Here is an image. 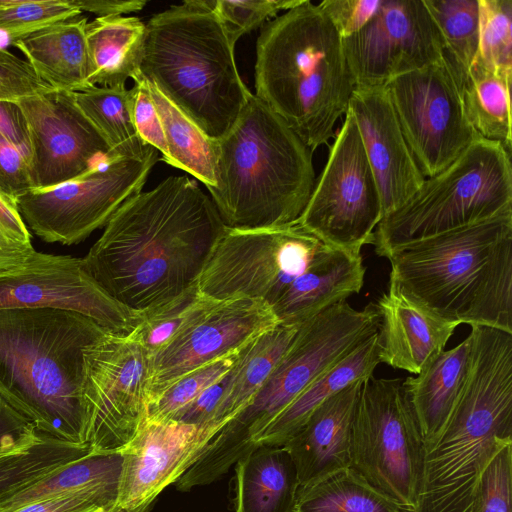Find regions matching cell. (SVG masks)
Returning a JSON list of instances; mask_svg holds the SVG:
<instances>
[{"label": "cell", "mask_w": 512, "mask_h": 512, "mask_svg": "<svg viewBox=\"0 0 512 512\" xmlns=\"http://www.w3.org/2000/svg\"><path fill=\"white\" fill-rule=\"evenodd\" d=\"M225 230L210 197L170 176L125 201L82 259L113 299L141 313L196 285Z\"/></svg>", "instance_id": "1"}, {"label": "cell", "mask_w": 512, "mask_h": 512, "mask_svg": "<svg viewBox=\"0 0 512 512\" xmlns=\"http://www.w3.org/2000/svg\"><path fill=\"white\" fill-rule=\"evenodd\" d=\"M108 332L56 308L0 310V396L38 432L88 442L84 352Z\"/></svg>", "instance_id": "2"}, {"label": "cell", "mask_w": 512, "mask_h": 512, "mask_svg": "<svg viewBox=\"0 0 512 512\" xmlns=\"http://www.w3.org/2000/svg\"><path fill=\"white\" fill-rule=\"evenodd\" d=\"M390 277L438 317L512 333V209L392 250Z\"/></svg>", "instance_id": "3"}, {"label": "cell", "mask_w": 512, "mask_h": 512, "mask_svg": "<svg viewBox=\"0 0 512 512\" xmlns=\"http://www.w3.org/2000/svg\"><path fill=\"white\" fill-rule=\"evenodd\" d=\"M355 87L342 37L319 5L303 0L263 26L255 95L312 152L335 136Z\"/></svg>", "instance_id": "4"}, {"label": "cell", "mask_w": 512, "mask_h": 512, "mask_svg": "<svg viewBox=\"0 0 512 512\" xmlns=\"http://www.w3.org/2000/svg\"><path fill=\"white\" fill-rule=\"evenodd\" d=\"M312 154L251 93L233 127L216 141V183L207 187L225 226L260 229L297 223L315 185Z\"/></svg>", "instance_id": "5"}, {"label": "cell", "mask_w": 512, "mask_h": 512, "mask_svg": "<svg viewBox=\"0 0 512 512\" xmlns=\"http://www.w3.org/2000/svg\"><path fill=\"white\" fill-rule=\"evenodd\" d=\"M214 5L189 0L151 17L136 79L154 85L217 141L233 127L251 92Z\"/></svg>", "instance_id": "6"}, {"label": "cell", "mask_w": 512, "mask_h": 512, "mask_svg": "<svg viewBox=\"0 0 512 512\" xmlns=\"http://www.w3.org/2000/svg\"><path fill=\"white\" fill-rule=\"evenodd\" d=\"M512 443V357L494 347L470 355L454 411L424 448L415 512H477L481 480L495 454Z\"/></svg>", "instance_id": "7"}, {"label": "cell", "mask_w": 512, "mask_h": 512, "mask_svg": "<svg viewBox=\"0 0 512 512\" xmlns=\"http://www.w3.org/2000/svg\"><path fill=\"white\" fill-rule=\"evenodd\" d=\"M380 316L370 303L362 310L346 300L299 325L292 342L259 391L205 446L183 473L186 489L206 485L254 449L255 438L315 379L379 330Z\"/></svg>", "instance_id": "8"}, {"label": "cell", "mask_w": 512, "mask_h": 512, "mask_svg": "<svg viewBox=\"0 0 512 512\" xmlns=\"http://www.w3.org/2000/svg\"><path fill=\"white\" fill-rule=\"evenodd\" d=\"M511 154L478 137L452 164L425 178L415 194L384 216L372 245L386 257L404 244L473 225L512 209Z\"/></svg>", "instance_id": "9"}, {"label": "cell", "mask_w": 512, "mask_h": 512, "mask_svg": "<svg viewBox=\"0 0 512 512\" xmlns=\"http://www.w3.org/2000/svg\"><path fill=\"white\" fill-rule=\"evenodd\" d=\"M333 249L298 222L260 229L226 227L198 288L203 296L219 301L258 299L274 313L298 280Z\"/></svg>", "instance_id": "10"}, {"label": "cell", "mask_w": 512, "mask_h": 512, "mask_svg": "<svg viewBox=\"0 0 512 512\" xmlns=\"http://www.w3.org/2000/svg\"><path fill=\"white\" fill-rule=\"evenodd\" d=\"M423 451L402 380L365 379L352 422L350 468L404 512H415Z\"/></svg>", "instance_id": "11"}, {"label": "cell", "mask_w": 512, "mask_h": 512, "mask_svg": "<svg viewBox=\"0 0 512 512\" xmlns=\"http://www.w3.org/2000/svg\"><path fill=\"white\" fill-rule=\"evenodd\" d=\"M156 150L143 158L107 159L49 189H32L15 202L26 226L48 243L74 245L105 227L118 208L141 192Z\"/></svg>", "instance_id": "12"}, {"label": "cell", "mask_w": 512, "mask_h": 512, "mask_svg": "<svg viewBox=\"0 0 512 512\" xmlns=\"http://www.w3.org/2000/svg\"><path fill=\"white\" fill-rule=\"evenodd\" d=\"M382 218L379 189L348 109L298 223L331 247L361 254Z\"/></svg>", "instance_id": "13"}, {"label": "cell", "mask_w": 512, "mask_h": 512, "mask_svg": "<svg viewBox=\"0 0 512 512\" xmlns=\"http://www.w3.org/2000/svg\"><path fill=\"white\" fill-rule=\"evenodd\" d=\"M84 367L89 445L123 450L146 418L152 356L130 337L107 333L85 350Z\"/></svg>", "instance_id": "14"}, {"label": "cell", "mask_w": 512, "mask_h": 512, "mask_svg": "<svg viewBox=\"0 0 512 512\" xmlns=\"http://www.w3.org/2000/svg\"><path fill=\"white\" fill-rule=\"evenodd\" d=\"M384 86L425 178L446 169L479 137L466 118L458 86L443 57Z\"/></svg>", "instance_id": "15"}, {"label": "cell", "mask_w": 512, "mask_h": 512, "mask_svg": "<svg viewBox=\"0 0 512 512\" xmlns=\"http://www.w3.org/2000/svg\"><path fill=\"white\" fill-rule=\"evenodd\" d=\"M56 308L85 315L110 333L129 335L140 313L113 299L82 258L35 252L24 264L0 272V310Z\"/></svg>", "instance_id": "16"}, {"label": "cell", "mask_w": 512, "mask_h": 512, "mask_svg": "<svg viewBox=\"0 0 512 512\" xmlns=\"http://www.w3.org/2000/svg\"><path fill=\"white\" fill-rule=\"evenodd\" d=\"M17 103L30 135L33 189L52 188L116 158L77 105L74 91L52 89Z\"/></svg>", "instance_id": "17"}, {"label": "cell", "mask_w": 512, "mask_h": 512, "mask_svg": "<svg viewBox=\"0 0 512 512\" xmlns=\"http://www.w3.org/2000/svg\"><path fill=\"white\" fill-rule=\"evenodd\" d=\"M342 43L356 86H382L443 57L423 0H383L372 20Z\"/></svg>", "instance_id": "18"}, {"label": "cell", "mask_w": 512, "mask_h": 512, "mask_svg": "<svg viewBox=\"0 0 512 512\" xmlns=\"http://www.w3.org/2000/svg\"><path fill=\"white\" fill-rule=\"evenodd\" d=\"M278 324L272 309L261 300L247 297L211 299L189 324L152 356L148 401L185 374L240 351Z\"/></svg>", "instance_id": "19"}, {"label": "cell", "mask_w": 512, "mask_h": 512, "mask_svg": "<svg viewBox=\"0 0 512 512\" xmlns=\"http://www.w3.org/2000/svg\"><path fill=\"white\" fill-rule=\"evenodd\" d=\"M218 431L146 417L123 449L118 507L125 512H145L200 457Z\"/></svg>", "instance_id": "20"}, {"label": "cell", "mask_w": 512, "mask_h": 512, "mask_svg": "<svg viewBox=\"0 0 512 512\" xmlns=\"http://www.w3.org/2000/svg\"><path fill=\"white\" fill-rule=\"evenodd\" d=\"M348 109L374 174L384 217L406 203L425 177L413 159L384 85L356 86Z\"/></svg>", "instance_id": "21"}, {"label": "cell", "mask_w": 512, "mask_h": 512, "mask_svg": "<svg viewBox=\"0 0 512 512\" xmlns=\"http://www.w3.org/2000/svg\"><path fill=\"white\" fill-rule=\"evenodd\" d=\"M376 308L380 316V361L415 375L445 350L459 326L413 300L391 278Z\"/></svg>", "instance_id": "22"}, {"label": "cell", "mask_w": 512, "mask_h": 512, "mask_svg": "<svg viewBox=\"0 0 512 512\" xmlns=\"http://www.w3.org/2000/svg\"><path fill=\"white\" fill-rule=\"evenodd\" d=\"M363 381L324 401L283 445L295 464L300 488L350 467L351 428Z\"/></svg>", "instance_id": "23"}, {"label": "cell", "mask_w": 512, "mask_h": 512, "mask_svg": "<svg viewBox=\"0 0 512 512\" xmlns=\"http://www.w3.org/2000/svg\"><path fill=\"white\" fill-rule=\"evenodd\" d=\"M470 360V338L442 351L416 376L402 380L423 448L433 444L447 425L462 392Z\"/></svg>", "instance_id": "24"}, {"label": "cell", "mask_w": 512, "mask_h": 512, "mask_svg": "<svg viewBox=\"0 0 512 512\" xmlns=\"http://www.w3.org/2000/svg\"><path fill=\"white\" fill-rule=\"evenodd\" d=\"M86 17L81 15L22 36L11 43L37 76L57 90L79 91L88 85Z\"/></svg>", "instance_id": "25"}, {"label": "cell", "mask_w": 512, "mask_h": 512, "mask_svg": "<svg viewBox=\"0 0 512 512\" xmlns=\"http://www.w3.org/2000/svg\"><path fill=\"white\" fill-rule=\"evenodd\" d=\"M379 331V330H378ZM378 331L315 379L255 438L260 445L283 446L324 401L351 383L365 380L381 363Z\"/></svg>", "instance_id": "26"}, {"label": "cell", "mask_w": 512, "mask_h": 512, "mask_svg": "<svg viewBox=\"0 0 512 512\" xmlns=\"http://www.w3.org/2000/svg\"><path fill=\"white\" fill-rule=\"evenodd\" d=\"M236 463V512L295 511L300 484L284 446L260 445Z\"/></svg>", "instance_id": "27"}, {"label": "cell", "mask_w": 512, "mask_h": 512, "mask_svg": "<svg viewBox=\"0 0 512 512\" xmlns=\"http://www.w3.org/2000/svg\"><path fill=\"white\" fill-rule=\"evenodd\" d=\"M146 24L136 17H97L86 25L88 85L125 87L139 74Z\"/></svg>", "instance_id": "28"}, {"label": "cell", "mask_w": 512, "mask_h": 512, "mask_svg": "<svg viewBox=\"0 0 512 512\" xmlns=\"http://www.w3.org/2000/svg\"><path fill=\"white\" fill-rule=\"evenodd\" d=\"M124 451L91 452L0 496V512L91 489H118Z\"/></svg>", "instance_id": "29"}, {"label": "cell", "mask_w": 512, "mask_h": 512, "mask_svg": "<svg viewBox=\"0 0 512 512\" xmlns=\"http://www.w3.org/2000/svg\"><path fill=\"white\" fill-rule=\"evenodd\" d=\"M299 326L278 324L241 351L216 411L213 425L222 428L245 408L295 337Z\"/></svg>", "instance_id": "30"}, {"label": "cell", "mask_w": 512, "mask_h": 512, "mask_svg": "<svg viewBox=\"0 0 512 512\" xmlns=\"http://www.w3.org/2000/svg\"><path fill=\"white\" fill-rule=\"evenodd\" d=\"M134 90L90 86L75 91L77 105L104 137L116 157L143 158L156 149L142 141L133 122Z\"/></svg>", "instance_id": "31"}, {"label": "cell", "mask_w": 512, "mask_h": 512, "mask_svg": "<svg viewBox=\"0 0 512 512\" xmlns=\"http://www.w3.org/2000/svg\"><path fill=\"white\" fill-rule=\"evenodd\" d=\"M511 79L473 62L459 88L466 118L479 137L512 149Z\"/></svg>", "instance_id": "32"}, {"label": "cell", "mask_w": 512, "mask_h": 512, "mask_svg": "<svg viewBox=\"0 0 512 512\" xmlns=\"http://www.w3.org/2000/svg\"><path fill=\"white\" fill-rule=\"evenodd\" d=\"M160 117L170 165L185 170L206 187L214 186L216 141L210 139L190 118L154 85L146 82Z\"/></svg>", "instance_id": "33"}, {"label": "cell", "mask_w": 512, "mask_h": 512, "mask_svg": "<svg viewBox=\"0 0 512 512\" xmlns=\"http://www.w3.org/2000/svg\"><path fill=\"white\" fill-rule=\"evenodd\" d=\"M294 512H404L352 468L300 488Z\"/></svg>", "instance_id": "34"}, {"label": "cell", "mask_w": 512, "mask_h": 512, "mask_svg": "<svg viewBox=\"0 0 512 512\" xmlns=\"http://www.w3.org/2000/svg\"><path fill=\"white\" fill-rule=\"evenodd\" d=\"M442 43L443 59L460 88L476 59L479 39L478 0H423Z\"/></svg>", "instance_id": "35"}, {"label": "cell", "mask_w": 512, "mask_h": 512, "mask_svg": "<svg viewBox=\"0 0 512 512\" xmlns=\"http://www.w3.org/2000/svg\"><path fill=\"white\" fill-rule=\"evenodd\" d=\"M91 452L89 444H73L40 433L29 448L0 457V496Z\"/></svg>", "instance_id": "36"}, {"label": "cell", "mask_w": 512, "mask_h": 512, "mask_svg": "<svg viewBox=\"0 0 512 512\" xmlns=\"http://www.w3.org/2000/svg\"><path fill=\"white\" fill-rule=\"evenodd\" d=\"M211 301L198 284L180 295L140 313L135 329L127 335L153 356L167 345Z\"/></svg>", "instance_id": "37"}, {"label": "cell", "mask_w": 512, "mask_h": 512, "mask_svg": "<svg viewBox=\"0 0 512 512\" xmlns=\"http://www.w3.org/2000/svg\"><path fill=\"white\" fill-rule=\"evenodd\" d=\"M479 39L475 62L512 79V1L478 0Z\"/></svg>", "instance_id": "38"}, {"label": "cell", "mask_w": 512, "mask_h": 512, "mask_svg": "<svg viewBox=\"0 0 512 512\" xmlns=\"http://www.w3.org/2000/svg\"><path fill=\"white\" fill-rule=\"evenodd\" d=\"M242 350L201 366L173 382L148 401L146 417L158 421L175 420L197 396L233 368Z\"/></svg>", "instance_id": "39"}, {"label": "cell", "mask_w": 512, "mask_h": 512, "mask_svg": "<svg viewBox=\"0 0 512 512\" xmlns=\"http://www.w3.org/2000/svg\"><path fill=\"white\" fill-rule=\"evenodd\" d=\"M69 0H0V34L16 39L81 15Z\"/></svg>", "instance_id": "40"}, {"label": "cell", "mask_w": 512, "mask_h": 512, "mask_svg": "<svg viewBox=\"0 0 512 512\" xmlns=\"http://www.w3.org/2000/svg\"><path fill=\"white\" fill-rule=\"evenodd\" d=\"M303 0H215L218 16L232 46L241 36L259 27L282 10H289Z\"/></svg>", "instance_id": "41"}, {"label": "cell", "mask_w": 512, "mask_h": 512, "mask_svg": "<svg viewBox=\"0 0 512 512\" xmlns=\"http://www.w3.org/2000/svg\"><path fill=\"white\" fill-rule=\"evenodd\" d=\"M35 252L16 202L0 194V272L24 264Z\"/></svg>", "instance_id": "42"}, {"label": "cell", "mask_w": 512, "mask_h": 512, "mask_svg": "<svg viewBox=\"0 0 512 512\" xmlns=\"http://www.w3.org/2000/svg\"><path fill=\"white\" fill-rule=\"evenodd\" d=\"M477 512H512V443L503 446L484 471Z\"/></svg>", "instance_id": "43"}, {"label": "cell", "mask_w": 512, "mask_h": 512, "mask_svg": "<svg viewBox=\"0 0 512 512\" xmlns=\"http://www.w3.org/2000/svg\"><path fill=\"white\" fill-rule=\"evenodd\" d=\"M52 89L26 60L0 46V101H17Z\"/></svg>", "instance_id": "44"}, {"label": "cell", "mask_w": 512, "mask_h": 512, "mask_svg": "<svg viewBox=\"0 0 512 512\" xmlns=\"http://www.w3.org/2000/svg\"><path fill=\"white\" fill-rule=\"evenodd\" d=\"M120 490L102 488L84 490L31 502L10 512H97L118 507Z\"/></svg>", "instance_id": "45"}, {"label": "cell", "mask_w": 512, "mask_h": 512, "mask_svg": "<svg viewBox=\"0 0 512 512\" xmlns=\"http://www.w3.org/2000/svg\"><path fill=\"white\" fill-rule=\"evenodd\" d=\"M133 86L132 114L136 131L142 141L167 156L163 126L145 80L138 78Z\"/></svg>", "instance_id": "46"}, {"label": "cell", "mask_w": 512, "mask_h": 512, "mask_svg": "<svg viewBox=\"0 0 512 512\" xmlns=\"http://www.w3.org/2000/svg\"><path fill=\"white\" fill-rule=\"evenodd\" d=\"M382 1L325 0L318 5L343 39L363 29L377 14Z\"/></svg>", "instance_id": "47"}, {"label": "cell", "mask_w": 512, "mask_h": 512, "mask_svg": "<svg viewBox=\"0 0 512 512\" xmlns=\"http://www.w3.org/2000/svg\"><path fill=\"white\" fill-rule=\"evenodd\" d=\"M39 436L33 423L0 396V457L29 448Z\"/></svg>", "instance_id": "48"}, {"label": "cell", "mask_w": 512, "mask_h": 512, "mask_svg": "<svg viewBox=\"0 0 512 512\" xmlns=\"http://www.w3.org/2000/svg\"><path fill=\"white\" fill-rule=\"evenodd\" d=\"M32 189L26 159L0 134V194L15 201Z\"/></svg>", "instance_id": "49"}, {"label": "cell", "mask_w": 512, "mask_h": 512, "mask_svg": "<svg viewBox=\"0 0 512 512\" xmlns=\"http://www.w3.org/2000/svg\"><path fill=\"white\" fill-rule=\"evenodd\" d=\"M0 134L26 159L31 160V141L26 118L17 101H0Z\"/></svg>", "instance_id": "50"}, {"label": "cell", "mask_w": 512, "mask_h": 512, "mask_svg": "<svg viewBox=\"0 0 512 512\" xmlns=\"http://www.w3.org/2000/svg\"><path fill=\"white\" fill-rule=\"evenodd\" d=\"M79 11H88L98 17L121 16L137 12L147 4L144 0H69Z\"/></svg>", "instance_id": "51"}, {"label": "cell", "mask_w": 512, "mask_h": 512, "mask_svg": "<svg viewBox=\"0 0 512 512\" xmlns=\"http://www.w3.org/2000/svg\"><path fill=\"white\" fill-rule=\"evenodd\" d=\"M97 512H125L123 511L122 509H120L119 507H116L114 509H110V510H101V511H97Z\"/></svg>", "instance_id": "52"}]
</instances>
